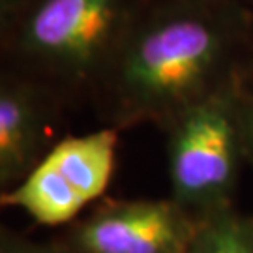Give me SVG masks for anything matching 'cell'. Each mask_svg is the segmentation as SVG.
<instances>
[{"label":"cell","instance_id":"8fae6325","mask_svg":"<svg viewBox=\"0 0 253 253\" xmlns=\"http://www.w3.org/2000/svg\"><path fill=\"white\" fill-rule=\"evenodd\" d=\"M246 2H248V4H250V6H252V9H253V0H246Z\"/></svg>","mask_w":253,"mask_h":253},{"label":"cell","instance_id":"3957f363","mask_svg":"<svg viewBox=\"0 0 253 253\" xmlns=\"http://www.w3.org/2000/svg\"><path fill=\"white\" fill-rule=\"evenodd\" d=\"M240 84L191 105L163 127L169 197L197 216L235 205L246 165L238 120Z\"/></svg>","mask_w":253,"mask_h":253},{"label":"cell","instance_id":"52a82bcc","mask_svg":"<svg viewBox=\"0 0 253 253\" xmlns=\"http://www.w3.org/2000/svg\"><path fill=\"white\" fill-rule=\"evenodd\" d=\"M190 253H253V216L236 205L201 216Z\"/></svg>","mask_w":253,"mask_h":253},{"label":"cell","instance_id":"8992f818","mask_svg":"<svg viewBox=\"0 0 253 253\" xmlns=\"http://www.w3.org/2000/svg\"><path fill=\"white\" fill-rule=\"evenodd\" d=\"M51 107L32 84L0 77V191L13 188L47 152Z\"/></svg>","mask_w":253,"mask_h":253},{"label":"cell","instance_id":"ba28073f","mask_svg":"<svg viewBox=\"0 0 253 253\" xmlns=\"http://www.w3.org/2000/svg\"><path fill=\"white\" fill-rule=\"evenodd\" d=\"M238 120L242 129L246 165L253 169V66L246 73L238 90Z\"/></svg>","mask_w":253,"mask_h":253},{"label":"cell","instance_id":"30bf717a","mask_svg":"<svg viewBox=\"0 0 253 253\" xmlns=\"http://www.w3.org/2000/svg\"><path fill=\"white\" fill-rule=\"evenodd\" d=\"M23 6L25 0H0V34L17 19Z\"/></svg>","mask_w":253,"mask_h":253},{"label":"cell","instance_id":"9c48e42d","mask_svg":"<svg viewBox=\"0 0 253 253\" xmlns=\"http://www.w3.org/2000/svg\"><path fill=\"white\" fill-rule=\"evenodd\" d=\"M0 253H75L70 246L62 244H40L23 236L0 229Z\"/></svg>","mask_w":253,"mask_h":253},{"label":"cell","instance_id":"6da1fadb","mask_svg":"<svg viewBox=\"0 0 253 253\" xmlns=\"http://www.w3.org/2000/svg\"><path fill=\"white\" fill-rule=\"evenodd\" d=\"M253 66L246 0H156L131 30L100 90L111 127H165L195 103L242 83Z\"/></svg>","mask_w":253,"mask_h":253},{"label":"cell","instance_id":"5b68a950","mask_svg":"<svg viewBox=\"0 0 253 253\" xmlns=\"http://www.w3.org/2000/svg\"><path fill=\"white\" fill-rule=\"evenodd\" d=\"M201 216L174 199L109 201L75 221V253H190Z\"/></svg>","mask_w":253,"mask_h":253},{"label":"cell","instance_id":"277c9868","mask_svg":"<svg viewBox=\"0 0 253 253\" xmlns=\"http://www.w3.org/2000/svg\"><path fill=\"white\" fill-rule=\"evenodd\" d=\"M117 127L66 135L13 188L0 191V208H19L40 225L75 221L111 184L117 167Z\"/></svg>","mask_w":253,"mask_h":253},{"label":"cell","instance_id":"7a4b0ae2","mask_svg":"<svg viewBox=\"0 0 253 253\" xmlns=\"http://www.w3.org/2000/svg\"><path fill=\"white\" fill-rule=\"evenodd\" d=\"M156 0H36L19 27L21 53L75 86L100 88Z\"/></svg>","mask_w":253,"mask_h":253}]
</instances>
